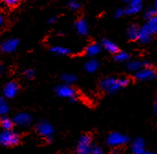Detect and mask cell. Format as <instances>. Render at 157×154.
<instances>
[{
    "mask_svg": "<svg viewBox=\"0 0 157 154\" xmlns=\"http://www.w3.org/2000/svg\"><path fill=\"white\" fill-rule=\"evenodd\" d=\"M17 91H18V87H17V83H15V82H9V83H7L5 86L3 92H4V95L6 98L12 99V98H14L17 95Z\"/></svg>",
    "mask_w": 157,
    "mask_h": 154,
    "instance_id": "11",
    "label": "cell"
},
{
    "mask_svg": "<svg viewBox=\"0 0 157 154\" xmlns=\"http://www.w3.org/2000/svg\"><path fill=\"white\" fill-rule=\"evenodd\" d=\"M118 152H119V150L117 148H114L112 151V154H118Z\"/></svg>",
    "mask_w": 157,
    "mask_h": 154,
    "instance_id": "33",
    "label": "cell"
},
{
    "mask_svg": "<svg viewBox=\"0 0 157 154\" xmlns=\"http://www.w3.org/2000/svg\"><path fill=\"white\" fill-rule=\"evenodd\" d=\"M155 115L157 116V108H156V107L155 108Z\"/></svg>",
    "mask_w": 157,
    "mask_h": 154,
    "instance_id": "37",
    "label": "cell"
},
{
    "mask_svg": "<svg viewBox=\"0 0 157 154\" xmlns=\"http://www.w3.org/2000/svg\"><path fill=\"white\" fill-rule=\"evenodd\" d=\"M98 67H99V64H98V62L96 59H91V60L87 61V62L86 63V65H85L86 70L87 72H89V73H94V72H96V71L98 70Z\"/></svg>",
    "mask_w": 157,
    "mask_h": 154,
    "instance_id": "17",
    "label": "cell"
},
{
    "mask_svg": "<svg viewBox=\"0 0 157 154\" xmlns=\"http://www.w3.org/2000/svg\"><path fill=\"white\" fill-rule=\"evenodd\" d=\"M75 29L79 34L86 35L88 32V24L85 19L81 18L75 22Z\"/></svg>",
    "mask_w": 157,
    "mask_h": 154,
    "instance_id": "14",
    "label": "cell"
},
{
    "mask_svg": "<svg viewBox=\"0 0 157 154\" xmlns=\"http://www.w3.org/2000/svg\"><path fill=\"white\" fill-rule=\"evenodd\" d=\"M130 55L128 53L126 52H123V51H118L115 55V60L117 62H120V63H122V62H125L129 59Z\"/></svg>",
    "mask_w": 157,
    "mask_h": 154,
    "instance_id": "21",
    "label": "cell"
},
{
    "mask_svg": "<svg viewBox=\"0 0 157 154\" xmlns=\"http://www.w3.org/2000/svg\"><path fill=\"white\" fill-rule=\"evenodd\" d=\"M143 1H144V0H131L130 4H132V5H135V6H142Z\"/></svg>",
    "mask_w": 157,
    "mask_h": 154,
    "instance_id": "31",
    "label": "cell"
},
{
    "mask_svg": "<svg viewBox=\"0 0 157 154\" xmlns=\"http://www.w3.org/2000/svg\"><path fill=\"white\" fill-rule=\"evenodd\" d=\"M141 9H142V6H135V5L130 4L128 7L124 8V12H125V15H133V14L140 12Z\"/></svg>",
    "mask_w": 157,
    "mask_h": 154,
    "instance_id": "20",
    "label": "cell"
},
{
    "mask_svg": "<svg viewBox=\"0 0 157 154\" xmlns=\"http://www.w3.org/2000/svg\"><path fill=\"white\" fill-rule=\"evenodd\" d=\"M56 20V18H50L49 19V23H52V22H54Z\"/></svg>",
    "mask_w": 157,
    "mask_h": 154,
    "instance_id": "34",
    "label": "cell"
},
{
    "mask_svg": "<svg viewBox=\"0 0 157 154\" xmlns=\"http://www.w3.org/2000/svg\"><path fill=\"white\" fill-rule=\"evenodd\" d=\"M124 2H127V3H130L131 2V0H123Z\"/></svg>",
    "mask_w": 157,
    "mask_h": 154,
    "instance_id": "38",
    "label": "cell"
},
{
    "mask_svg": "<svg viewBox=\"0 0 157 154\" xmlns=\"http://www.w3.org/2000/svg\"><path fill=\"white\" fill-rule=\"evenodd\" d=\"M102 46L107 52H109L110 54H116L119 51L118 45L115 43H113L112 41L108 40V39H104L102 41Z\"/></svg>",
    "mask_w": 157,
    "mask_h": 154,
    "instance_id": "13",
    "label": "cell"
},
{
    "mask_svg": "<svg viewBox=\"0 0 157 154\" xmlns=\"http://www.w3.org/2000/svg\"><path fill=\"white\" fill-rule=\"evenodd\" d=\"M1 1L3 2V4H5L6 6H9V7L17 6L21 2V0H1Z\"/></svg>",
    "mask_w": 157,
    "mask_h": 154,
    "instance_id": "25",
    "label": "cell"
},
{
    "mask_svg": "<svg viewBox=\"0 0 157 154\" xmlns=\"http://www.w3.org/2000/svg\"><path fill=\"white\" fill-rule=\"evenodd\" d=\"M9 112V106L6 103V101L0 97V116H6Z\"/></svg>",
    "mask_w": 157,
    "mask_h": 154,
    "instance_id": "22",
    "label": "cell"
},
{
    "mask_svg": "<svg viewBox=\"0 0 157 154\" xmlns=\"http://www.w3.org/2000/svg\"><path fill=\"white\" fill-rule=\"evenodd\" d=\"M157 76L156 71L151 67H144L137 72H135V79L140 81H148L155 79Z\"/></svg>",
    "mask_w": 157,
    "mask_h": 154,
    "instance_id": "6",
    "label": "cell"
},
{
    "mask_svg": "<svg viewBox=\"0 0 157 154\" xmlns=\"http://www.w3.org/2000/svg\"><path fill=\"white\" fill-rule=\"evenodd\" d=\"M155 107L157 108V100H156V102H155Z\"/></svg>",
    "mask_w": 157,
    "mask_h": 154,
    "instance_id": "40",
    "label": "cell"
},
{
    "mask_svg": "<svg viewBox=\"0 0 157 154\" xmlns=\"http://www.w3.org/2000/svg\"><path fill=\"white\" fill-rule=\"evenodd\" d=\"M128 142H129L128 136L120 132H112L107 138V144L112 148H118L123 146Z\"/></svg>",
    "mask_w": 157,
    "mask_h": 154,
    "instance_id": "4",
    "label": "cell"
},
{
    "mask_svg": "<svg viewBox=\"0 0 157 154\" xmlns=\"http://www.w3.org/2000/svg\"><path fill=\"white\" fill-rule=\"evenodd\" d=\"M51 51L53 53V54H56V55H68L71 54V51L65 47H63V46H54L51 49Z\"/></svg>",
    "mask_w": 157,
    "mask_h": 154,
    "instance_id": "19",
    "label": "cell"
},
{
    "mask_svg": "<svg viewBox=\"0 0 157 154\" xmlns=\"http://www.w3.org/2000/svg\"><path fill=\"white\" fill-rule=\"evenodd\" d=\"M129 79L126 78H105L100 81V87L109 93H115L121 88L127 86Z\"/></svg>",
    "mask_w": 157,
    "mask_h": 154,
    "instance_id": "2",
    "label": "cell"
},
{
    "mask_svg": "<svg viewBox=\"0 0 157 154\" xmlns=\"http://www.w3.org/2000/svg\"><path fill=\"white\" fill-rule=\"evenodd\" d=\"M55 92L58 96L60 97H63V98H69L71 99L72 101H75V90L70 87L69 85L67 84H64V85H59L58 87H56L55 89Z\"/></svg>",
    "mask_w": 157,
    "mask_h": 154,
    "instance_id": "7",
    "label": "cell"
},
{
    "mask_svg": "<svg viewBox=\"0 0 157 154\" xmlns=\"http://www.w3.org/2000/svg\"><path fill=\"white\" fill-rule=\"evenodd\" d=\"M144 67V62L139 60H132L128 62L127 64V69L131 72H137Z\"/></svg>",
    "mask_w": 157,
    "mask_h": 154,
    "instance_id": "16",
    "label": "cell"
},
{
    "mask_svg": "<svg viewBox=\"0 0 157 154\" xmlns=\"http://www.w3.org/2000/svg\"><path fill=\"white\" fill-rule=\"evenodd\" d=\"M157 33V14L147 18V22L140 28L138 40L142 43H148L152 40V36Z\"/></svg>",
    "mask_w": 157,
    "mask_h": 154,
    "instance_id": "1",
    "label": "cell"
},
{
    "mask_svg": "<svg viewBox=\"0 0 157 154\" xmlns=\"http://www.w3.org/2000/svg\"><path fill=\"white\" fill-rule=\"evenodd\" d=\"M92 149V138L88 134L83 135L77 143L76 146V154H89Z\"/></svg>",
    "mask_w": 157,
    "mask_h": 154,
    "instance_id": "5",
    "label": "cell"
},
{
    "mask_svg": "<svg viewBox=\"0 0 157 154\" xmlns=\"http://www.w3.org/2000/svg\"><path fill=\"white\" fill-rule=\"evenodd\" d=\"M19 142V136L11 131V129H4L0 132V145L4 147L15 146Z\"/></svg>",
    "mask_w": 157,
    "mask_h": 154,
    "instance_id": "3",
    "label": "cell"
},
{
    "mask_svg": "<svg viewBox=\"0 0 157 154\" xmlns=\"http://www.w3.org/2000/svg\"><path fill=\"white\" fill-rule=\"evenodd\" d=\"M89 154H104V152H103V150L100 147L96 146V147H92Z\"/></svg>",
    "mask_w": 157,
    "mask_h": 154,
    "instance_id": "27",
    "label": "cell"
},
{
    "mask_svg": "<svg viewBox=\"0 0 157 154\" xmlns=\"http://www.w3.org/2000/svg\"><path fill=\"white\" fill-rule=\"evenodd\" d=\"M18 45V41L17 39H8L1 44V50L5 53H11L16 50Z\"/></svg>",
    "mask_w": 157,
    "mask_h": 154,
    "instance_id": "12",
    "label": "cell"
},
{
    "mask_svg": "<svg viewBox=\"0 0 157 154\" xmlns=\"http://www.w3.org/2000/svg\"><path fill=\"white\" fill-rule=\"evenodd\" d=\"M37 132L41 137L48 139L50 140L52 137V134H53V128L48 122H40L37 126Z\"/></svg>",
    "mask_w": 157,
    "mask_h": 154,
    "instance_id": "8",
    "label": "cell"
},
{
    "mask_svg": "<svg viewBox=\"0 0 157 154\" xmlns=\"http://www.w3.org/2000/svg\"><path fill=\"white\" fill-rule=\"evenodd\" d=\"M125 15V12H124V8H119L117 9V11L115 12V16L116 18H121L122 16Z\"/></svg>",
    "mask_w": 157,
    "mask_h": 154,
    "instance_id": "30",
    "label": "cell"
},
{
    "mask_svg": "<svg viewBox=\"0 0 157 154\" xmlns=\"http://www.w3.org/2000/svg\"><path fill=\"white\" fill-rule=\"evenodd\" d=\"M132 154H145L146 145L142 138H136L132 143Z\"/></svg>",
    "mask_w": 157,
    "mask_h": 154,
    "instance_id": "9",
    "label": "cell"
},
{
    "mask_svg": "<svg viewBox=\"0 0 157 154\" xmlns=\"http://www.w3.org/2000/svg\"><path fill=\"white\" fill-rule=\"evenodd\" d=\"M154 8H155V10L156 11V13H157V0L155 1V6H154Z\"/></svg>",
    "mask_w": 157,
    "mask_h": 154,
    "instance_id": "35",
    "label": "cell"
},
{
    "mask_svg": "<svg viewBox=\"0 0 157 154\" xmlns=\"http://www.w3.org/2000/svg\"><path fill=\"white\" fill-rule=\"evenodd\" d=\"M68 6H69L72 10H77V9L80 8V5H79V3L76 2V1H70V2L68 3Z\"/></svg>",
    "mask_w": 157,
    "mask_h": 154,
    "instance_id": "26",
    "label": "cell"
},
{
    "mask_svg": "<svg viewBox=\"0 0 157 154\" xmlns=\"http://www.w3.org/2000/svg\"><path fill=\"white\" fill-rule=\"evenodd\" d=\"M0 125L3 128V129H11L13 128V121L6 116H3L0 120Z\"/></svg>",
    "mask_w": 157,
    "mask_h": 154,
    "instance_id": "23",
    "label": "cell"
},
{
    "mask_svg": "<svg viewBox=\"0 0 157 154\" xmlns=\"http://www.w3.org/2000/svg\"><path fill=\"white\" fill-rule=\"evenodd\" d=\"M2 73H3V67L0 66V76H1V74H2Z\"/></svg>",
    "mask_w": 157,
    "mask_h": 154,
    "instance_id": "36",
    "label": "cell"
},
{
    "mask_svg": "<svg viewBox=\"0 0 157 154\" xmlns=\"http://www.w3.org/2000/svg\"><path fill=\"white\" fill-rule=\"evenodd\" d=\"M157 14L156 11L155 10V8H149L146 12H145V17H146V18H151V17H153L154 15H155Z\"/></svg>",
    "mask_w": 157,
    "mask_h": 154,
    "instance_id": "28",
    "label": "cell"
},
{
    "mask_svg": "<svg viewBox=\"0 0 157 154\" xmlns=\"http://www.w3.org/2000/svg\"><path fill=\"white\" fill-rule=\"evenodd\" d=\"M62 79L64 83L70 84V83L75 82L76 80V78L75 75H72V74H63L62 76Z\"/></svg>",
    "mask_w": 157,
    "mask_h": 154,
    "instance_id": "24",
    "label": "cell"
},
{
    "mask_svg": "<svg viewBox=\"0 0 157 154\" xmlns=\"http://www.w3.org/2000/svg\"><path fill=\"white\" fill-rule=\"evenodd\" d=\"M139 32H140V28L138 26L132 24L127 30V37H128V39H130L132 41L138 40Z\"/></svg>",
    "mask_w": 157,
    "mask_h": 154,
    "instance_id": "15",
    "label": "cell"
},
{
    "mask_svg": "<svg viewBox=\"0 0 157 154\" xmlns=\"http://www.w3.org/2000/svg\"><path fill=\"white\" fill-rule=\"evenodd\" d=\"M100 52V45L98 43H92L86 47V53L88 56H95Z\"/></svg>",
    "mask_w": 157,
    "mask_h": 154,
    "instance_id": "18",
    "label": "cell"
},
{
    "mask_svg": "<svg viewBox=\"0 0 157 154\" xmlns=\"http://www.w3.org/2000/svg\"><path fill=\"white\" fill-rule=\"evenodd\" d=\"M3 22H4V18H3V16L0 14V27H1V25L3 24Z\"/></svg>",
    "mask_w": 157,
    "mask_h": 154,
    "instance_id": "32",
    "label": "cell"
},
{
    "mask_svg": "<svg viewBox=\"0 0 157 154\" xmlns=\"http://www.w3.org/2000/svg\"><path fill=\"white\" fill-rule=\"evenodd\" d=\"M24 74H25V77L28 79H32L34 77V71L32 69H27L24 72Z\"/></svg>",
    "mask_w": 157,
    "mask_h": 154,
    "instance_id": "29",
    "label": "cell"
},
{
    "mask_svg": "<svg viewBox=\"0 0 157 154\" xmlns=\"http://www.w3.org/2000/svg\"><path fill=\"white\" fill-rule=\"evenodd\" d=\"M31 116L26 113H19L14 117V122L18 127H27L31 123Z\"/></svg>",
    "mask_w": 157,
    "mask_h": 154,
    "instance_id": "10",
    "label": "cell"
},
{
    "mask_svg": "<svg viewBox=\"0 0 157 154\" xmlns=\"http://www.w3.org/2000/svg\"><path fill=\"white\" fill-rule=\"evenodd\" d=\"M145 154H155V153H153V152H146Z\"/></svg>",
    "mask_w": 157,
    "mask_h": 154,
    "instance_id": "39",
    "label": "cell"
}]
</instances>
